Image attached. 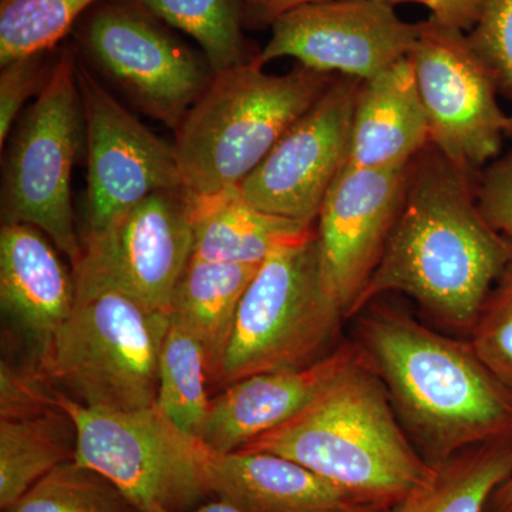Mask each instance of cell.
I'll use <instances>...</instances> for the list:
<instances>
[{
	"label": "cell",
	"mask_w": 512,
	"mask_h": 512,
	"mask_svg": "<svg viewBox=\"0 0 512 512\" xmlns=\"http://www.w3.org/2000/svg\"><path fill=\"white\" fill-rule=\"evenodd\" d=\"M478 175L431 146L414 158L402 211L352 318L386 293H403L441 325L470 335L512 261L511 242L478 205Z\"/></svg>",
	"instance_id": "1"
},
{
	"label": "cell",
	"mask_w": 512,
	"mask_h": 512,
	"mask_svg": "<svg viewBox=\"0 0 512 512\" xmlns=\"http://www.w3.org/2000/svg\"><path fill=\"white\" fill-rule=\"evenodd\" d=\"M355 318L357 345L430 466L478 444L512 439V392L470 340L376 301Z\"/></svg>",
	"instance_id": "2"
},
{
	"label": "cell",
	"mask_w": 512,
	"mask_h": 512,
	"mask_svg": "<svg viewBox=\"0 0 512 512\" xmlns=\"http://www.w3.org/2000/svg\"><path fill=\"white\" fill-rule=\"evenodd\" d=\"M241 451L289 458L380 510L396 507L436 473L362 350L301 412Z\"/></svg>",
	"instance_id": "3"
},
{
	"label": "cell",
	"mask_w": 512,
	"mask_h": 512,
	"mask_svg": "<svg viewBox=\"0 0 512 512\" xmlns=\"http://www.w3.org/2000/svg\"><path fill=\"white\" fill-rule=\"evenodd\" d=\"M338 76L302 64L269 74L255 59L215 73L174 130L185 190L210 195L239 187Z\"/></svg>",
	"instance_id": "4"
},
{
	"label": "cell",
	"mask_w": 512,
	"mask_h": 512,
	"mask_svg": "<svg viewBox=\"0 0 512 512\" xmlns=\"http://www.w3.org/2000/svg\"><path fill=\"white\" fill-rule=\"evenodd\" d=\"M168 312L117 292L77 301L69 319L37 350V370L89 409L136 412L156 406Z\"/></svg>",
	"instance_id": "5"
},
{
	"label": "cell",
	"mask_w": 512,
	"mask_h": 512,
	"mask_svg": "<svg viewBox=\"0 0 512 512\" xmlns=\"http://www.w3.org/2000/svg\"><path fill=\"white\" fill-rule=\"evenodd\" d=\"M342 305L330 289L316 229L275 249L244 293L220 377L222 387L261 373L313 365L333 349Z\"/></svg>",
	"instance_id": "6"
},
{
	"label": "cell",
	"mask_w": 512,
	"mask_h": 512,
	"mask_svg": "<svg viewBox=\"0 0 512 512\" xmlns=\"http://www.w3.org/2000/svg\"><path fill=\"white\" fill-rule=\"evenodd\" d=\"M77 62L76 47L60 46L49 82L6 141L2 170L3 224L40 229L73 266L82 255L72 201L73 164L84 136Z\"/></svg>",
	"instance_id": "7"
},
{
	"label": "cell",
	"mask_w": 512,
	"mask_h": 512,
	"mask_svg": "<svg viewBox=\"0 0 512 512\" xmlns=\"http://www.w3.org/2000/svg\"><path fill=\"white\" fill-rule=\"evenodd\" d=\"M174 30L143 0H101L77 23L73 46L144 116L175 130L215 73Z\"/></svg>",
	"instance_id": "8"
},
{
	"label": "cell",
	"mask_w": 512,
	"mask_h": 512,
	"mask_svg": "<svg viewBox=\"0 0 512 512\" xmlns=\"http://www.w3.org/2000/svg\"><path fill=\"white\" fill-rule=\"evenodd\" d=\"M56 404L73 420L77 463L99 471L140 512H188L212 497L208 448L168 419L157 404L136 412L84 407L56 390Z\"/></svg>",
	"instance_id": "9"
},
{
	"label": "cell",
	"mask_w": 512,
	"mask_h": 512,
	"mask_svg": "<svg viewBox=\"0 0 512 512\" xmlns=\"http://www.w3.org/2000/svg\"><path fill=\"white\" fill-rule=\"evenodd\" d=\"M192 248L190 192H154L82 239V255L73 266L76 299L117 292L151 311L168 312Z\"/></svg>",
	"instance_id": "10"
},
{
	"label": "cell",
	"mask_w": 512,
	"mask_h": 512,
	"mask_svg": "<svg viewBox=\"0 0 512 512\" xmlns=\"http://www.w3.org/2000/svg\"><path fill=\"white\" fill-rule=\"evenodd\" d=\"M409 59L429 121L430 146L460 170L480 174L488 161L497 160L511 130L490 67L466 32L433 16L419 22Z\"/></svg>",
	"instance_id": "11"
},
{
	"label": "cell",
	"mask_w": 512,
	"mask_h": 512,
	"mask_svg": "<svg viewBox=\"0 0 512 512\" xmlns=\"http://www.w3.org/2000/svg\"><path fill=\"white\" fill-rule=\"evenodd\" d=\"M77 84L87 147L90 234L109 227L154 192L184 184L174 144L144 126L80 57Z\"/></svg>",
	"instance_id": "12"
},
{
	"label": "cell",
	"mask_w": 512,
	"mask_h": 512,
	"mask_svg": "<svg viewBox=\"0 0 512 512\" xmlns=\"http://www.w3.org/2000/svg\"><path fill=\"white\" fill-rule=\"evenodd\" d=\"M363 80L338 76L328 92L239 184L258 210L316 225L326 194L348 165L350 133Z\"/></svg>",
	"instance_id": "13"
},
{
	"label": "cell",
	"mask_w": 512,
	"mask_h": 512,
	"mask_svg": "<svg viewBox=\"0 0 512 512\" xmlns=\"http://www.w3.org/2000/svg\"><path fill=\"white\" fill-rule=\"evenodd\" d=\"M256 62L298 60L322 73L370 80L410 55L419 23H407L386 0H330L276 20Z\"/></svg>",
	"instance_id": "14"
},
{
	"label": "cell",
	"mask_w": 512,
	"mask_h": 512,
	"mask_svg": "<svg viewBox=\"0 0 512 512\" xmlns=\"http://www.w3.org/2000/svg\"><path fill=\"white\" fill-rule=\"evenodd\" d=\"M410 164L383 170L346 165L316 220L323 271L346 319L382 261L402 211Z\"/></svg>",
	"instance_id": "15"
},
{
	"label": "cell",
	"mask_w": 512,
	"mask_h": 512,
	"mask_svg": "<svg viewBox=\"0 0 512 512\" xmlns=\"http://www.w3.org/2000/svg\"><path fill=\"white\" fill-rule=\"evenodd\" d=\"M359 355L356 342L340 343L313 365L261 373L228 384L211 400L202 443L217 453L241 450L301 412L325 384Z\"/></svg>",
	"instance_id": "16"
},
{
	"label": "cell",
	"mask_w": 512,
	"mask_h": 512,
	"mask_svg": "<svg viewBox=\"0 0 512 512\" xmlns=\"http://www.w3.org/2000/svg\"><path fill=\"white\" fill-rule=\"evenodd\" d=\"M205 468L212 497L242 512H356L370 507L302 464L272 453L208 448Z\"/></svg>",
	"instance_id": "17"
},
{
	"label": "cell",
	"mask_w": 512,
	"mask_h": 512,
	"mask_svg": "<svg viewBox=\"0 0 512 512\" xmlns=\"http://www.w3.org/2000/svg\"><path fill=\"white\" fill-rule=\"evenodd\" d=\"M40 229L2 224L0 305L35 342L37 350L69 319L76 306L74 276Z\"/></svg>",
	"instance_id": "18"
},
{
	"label": "cell",
	"mask_w": 512,
	"mask_h": 512,
	"mask_svg": "<svg viewBox=\"0 0 512 512\" xmlns=\"http://www.w3.org/2000/svg\"><path fill=\"white\" fill-rule=\"evenodd\" d=\"M429 146V121L409 56L362 82L353 113L349 167H400Z\"/></svg>",
	"instance_id": "19"
},
{
	"label": "cell",
	"mask_w": 512,
	"mask_h": 512,
	"mask_svg": "<svg viewBox=\"0 0 512 512\" xmlns=\"http://www.w3.org/2000/svg\"><path fill=\"white\" fill-rule=\"evenodd\" d=\"M190 198L192 258L201 261L261 265L275 249L309 237L316 229L258 210L238 187L210 195L190 192Z\"/></svg>",
	"instance_id": "20"
},
{
	"label": "cell",
	"mask_w": 512,
	"mask_h": 512,
	"mask_svg": "<svg viewBox=\"0 0 512 512\" xmlns=\"http://www.w3.org/2000/svg\"><path fill=\"white\" fill-rule=\"evenodd\" d=\"M258 268L191 258L175 286L168 315L200 343L212 382H220L239 305Z\"/></svg>",
	"instance_id": "21"
},
{
	"label": "cell",
	"mask_w": 512,
	"mask_h": 512,
	"mask_svg": "<svg viewBox=\"0 0 512 512\" xmlns=\"http://www.w3.org/2000/svg\"><path fill=\"white\" fill-rule=\"evenodd\" d=\"M77 433L64 410L0 419V508L10 507L26 491L76 458Z\"/></svg>",
	"instance_id": "22"
},
{
	"label": "cell",
	"mask_w": 512,
	"mask_h": 512,
	"mask_svg": "<svg viewBox=\"0 0 512 512\" xmlns=\"http://www.w3.org/2000/svg\"><path fill=\"white\" fill-rule=\"evenodd\" d=\"M434 468L429 483L384 512H484L512 473V439L467 448Z\"/></svg>",
	"instance_id": "23"
},
{
	"label": "cell",
	"mask_w": 512,
	"mask_h": 512,
	"mask_svg": "<svg viewBox=\"0 0 512 512\" xmlns=\"http://www.w3.org/2000/svg\"><path fill=\"white\" fill-rule=\"evenodd\" d=\"M157 18L190 36L214 73L251 62L244 32L245 0H143Z\"/></svg>",
	"instance_id": "24"
},
{
	"label": "cell",
	"mask_w": 512,
	"mask_h": 512,
	"mask_svg": "<svg viewBox=\"0 0 512 512\" xmlns=\"http://www.w3.org/2000/svg\"><path fill=\"white\" fill-rule=\"evenodd\" d=\"M157 407L178 429L201 440L210 413L207 362L198 340L170 323L158 366Z\"/></svg>",
	"instance_id": "25"
},
{
	"label": "cell",
	"mask_w": 512,
	"mask_h": 512,
	"mask_svg": "<svg viewBox=\"0 0 512 512\" xmlns=\"http://www.w3.org/2000/svg\"><path fill=\"white\" fill-rule=\"evenodd\" d=\"M101 0H0V64L59 47Z\"/></svg>",
	"instance_id": "26"
},
{
	"label": "cell",
	"mask_w": 512,
	"mask_h": 512,
	"mask_svg": "<svg viewBox=\"0 0 512 512\" xmlns=\"http://www.w3.org/2000/svg\"><path fill=\"white\" fill-rule=\"evenodd\" d=\"M3 512H140L116 484L76 460L60 464Z\"/></svg>",
	"instance_id": "27"
},
{
	"label": "cell",
	"mask_w": 512,
	"mask_h": 512,
	"mask_svg": "<svg viewBox=\"0 0 512 512\" xmlns=\"http://www.w3.org/2000/svg\"><path fill=\"white\" fill-rule=\"evenodd\" d=\"M488 369L512 392V261L495 282L470 332Z\"/></svg>",
	"instance_id": "28"
},
{
	"label": "cell",
	"mask_w": 512,
	"mask_h": 512,
	"mask_svg": "<svg viewBox=\"0 0 512 512\" xmlns=\"http://www.w3.org/2000/svg\"><path fill=\"white\" fill-rule=\"evenodd\" d=\"M60 47L0 64V148L22 116L26 101L39 96L55 69Z\"/></svg>",
	"instance_id": "29"
},
{
	"label": "cell",
	"mask_w": 512,
	"mask_h": 512,
	"mask_svg": "<svg viewBox=\"0 0 512 512\" xmlns=\"http://www.w3.org/2000/svg\"><path fill=\"white\" fill-rule=\"evenodd\" d=\"M467 37L493 72L498 92L512 103V0H483L480 19Z\"/></svg>",
	"instance_id": "30"
},
{
	"label": "cell",
	"mask_w": 512,
	"mask_h": 512,
	"mask_svg": "<svg viewBox=\"0 0 512 512\" xmlns=\"http://www.w3.org/2000/svg\"><path fill=\"white\" fill-rule=\"evenodd\" d=\"M39 370H23L0 365V419H20L57 409L56 389Z\"/></svg>",
	"instance_id": "31"
},
{
	"label": "cell",
	"mask_w": 512,
	"mask_h": 512,
	"mask_svg": "<svg viewBox=\"0 0 512 512\" xmlns=\"http://www.w3.org/2000/svg\"><path fill=\"white\" fill-rule=\"evenodd\" d=\"M477 200L488 224L512 244V151L478 175Z\"/></svg>",
	"instance_id": "32"
},
{
	"label": "cell",
	"mask_w": 512,
	"mask_h": 512,
	"mask_svg": "<svg viewBox=\"0 0 512 512\" xmlns=\"http://www.w3.org/2000/svg\"><path fill=\"white\" fill-rule=\"evenodd\" d=\"M390 5L419 3L430 10L434 19L443 25L470 32L480 19L483 0H386Z\"/></svg>",
	"instance_id": "33"
},
{
	"label": "cell",
	"mask_w": 512,
	"mask_h": 512,
	"mask_svg": "<svg viewBox=\"0 0 512 512\" xmlns=\"http://www.w3.org/2000/svg\"><path fill=\"white\" fill-rule=\"evenodd\" d=\"M330 0H245L244 25L247 30L272 28V25L292 10Z\"/></svg>",
	"instance_id": "34"
},
{
	"label": "cell",
	"mask_w": 512,
	"mask_h": 512,
	"mask_svg": "<svg viewBox=\"0 0 512 512\" xmlns=\"http://www.w3.org/2000/svg\"><path fill=\"white\" fill-rule=\"evenodd\" d=\"M484 512H512V473L495 488Z\"/></svg>",
	"instance_id": "35"
},
{
	"label": "cell",
	"mask_w": 512,
	"mask_h": 512,
	"mask_svg": "<svg viewBox=\"0 0 512 512\" xmlns=\"http://www.w3.org/2000/svg\"><path fill=\"white\" fill-rule=\"evenodd\" d=\"M151 512H171V511L154 510ZM188 512H242V511L238 510V508L234 507V505L227 503V501L218 500V498H217V501H210V503H205L204 505H201V507L195 508V510L188 511Z\"/></svg>",
	"instance_id": "36"
},
{
	"label": "cell",
	"mask_w": 512,
	"mask_h": 512,
	"mask_svg": "<svg viewBox=\"0 0 512 512\" xmlns=\"http://www.w3.org/2000/svg\"><path fill=\"white\" fill-rule=\"evenodd\" d=\"M386 510H380V508H375V507H367V508H363V510H359V511H356V512H384Z\"/></svg>",
	"instance_id": "37"
}]
</instances>
